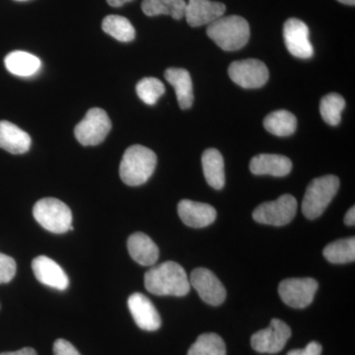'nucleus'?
<instances>
[{
	"label": "nucleus",
	"mask_w": 355,
	"mask_h": 355,
	"mask_svg": "<svg viewBox=\"0 0 355 355\" xmlns=\"http://www.w3.org/2000/svg\"><path fill=\"white\" fill-rule=\"evenodd\" d=\"M31 137L17 125L0 121V148L12 154L27 153L31 147Z\"/></svg>",
	"instance_id": "18"
},
{
	"label": "nucleus",
	"mask_w": 355,
	"mask_h": 355,
	"mask_svg": "<svg viewBox=\"0 0 355 355\" xmlns=\"http://www.w3.org/2000/svg\"><path fill=\"white\" fill-rule=\"evenodd\" d=\"M345 107V100L338 93H331L323 97L320 104V113L328 125L336 127L342 121V113Z\"/></svg>",
	"instance_id": "28"
},
{
	"label": "nucleus",
	"mask_w": 355,
	"mask_h": 355,
	"mask_svg": "<svg viewBox=\"0 0 355 355\" xmlns=\"http://www.w3.org/2000/svg\"><path fill=\"white\" fill-rule=\"evenodd\" d=\"M191 286L198 291V295L205 303L211 306H219L226 298V289L220 280L217 279L211 270L198 268L191 272Z\"/></svg>",
	"instance_id": "11"
},
{
	"label": "nucleus",
	"mask_w": 355,
	"mask_h": 355,
	"mask_svg": "<svg viewBox=\"0 0 355 355\" xmlns=\"http://www.w3.org/2000/svg\"><path fill=\"white\" fill-rule=\"evenodd\" d=\"M178 214L189 227L203 228L216 221L217 214L214 207L207 203L183 200L178 205Z\"/></svg>",
	"instance_id": "16"
},
{
	"label": "nucleus",
	"mask_w": 355,
	"mask_h": 355,
	"mask_svg": "<svg viewBox=\"0 0 355 355\" xmlns=\"http://www.w3.org/2000/svg\"><path fill=\"white\" fill-rule=\"evenodd\" d=\"M184 0H144L141 9L147 16L169 15L173 19L180 20L184 16Z\"/></svg>",
	"instance_id": "23"
},
{
	"label": "nucleus",
	"mask_w": 355,
	"mask_h": 355,
	"mask_svg": "<svg viewBox=\"0 0 355 355\" xmlns=\"http://www.w3.org/2000/svg\"><path fill=\"white\" fill-rule=\"evenodd\" d=\"M157 164V156L151 149L142 146L128 147L120 165L121 181L130 187L146 183Z\"/></svg>",
	"instance_id": "2"
},
{
	"label": "nucleus",
	"mask_w": 355,
	"mask_h": 355,
	"mask_svg": "<svg viewBox=\"0 0 355 355\" xmlns=\"http://www.w3.org/2000/svg\"><path fill=\"white\" fill-rule=\"evenodd\" d=\"M16 1H26V0H16Z\"/></svg>",
	"instance_id": "37"
},
{
	"label": "nucleus",
	"mask_w": 355,
	"mask_h": 355,
	"mask_svg": "<svg viewBox=\"0 0 355 355\" xmlns=\"http://www.w3.org/2000/svg\"><path fill=\"white\" fill-rule=\"evenodd\" d=\"M53 354L81 355L71 343L67 342V340H62V338L55 340V343H53Z\"/></svg>",
	"instance_id": "31"
},
{
	"label": "nucleus",
	"mask_w": 355,
	"mask_h": 355,
	"mask_svg": "<svg viewBox=\"0 0 355 355\" xmlns=\"http://www.w3.org/2000/svg\"><path fill=\"white\" fill-rule=\"evenodd\" d=\"M340 189V179L334 175L316 178L307 187L302 202L306 218L313 220L324 214Z\"/></svg>",
	"instance_id": "4"
},
{
	"label": "nucleus",
	"mask_w": 355,
	"mask_h": 355,
	"mask_svg": "<svg viewBox=\"0 0 355 355\" xmlns=\"http://www.w3.org/2000/svg\"><path fill=\"white\" fill-rule=\"evenodd\" d=\"M250 170L254 175L284 177L291 172L292 162L291 159L284 155L259 154L252 158Z\"/></svg>",
	"instance_id": "17"
},
{
	"label": "nucleus",
	"mask_w": 355,
	"mask_h": 355,
	"mask_svg": "<svg viewBox=\"0 0 355 355\" xmlns=\"http://www.w3.org/2000/svg\"><path fill=\"white\" fill-rule=\"evenodd\" d=\"M345 223L347 226H354L355 224V207L349 209L345 216Z\"/></svg>",
	"instance_id": "34"
},
{
	"label": "nucleus",
	"mask_w": 355,
	"mask_h": 355,
	"mask_svg": "<svg viewBox=\"0 0 355 355\" xmlns=\"http://www.w3.org/2000/svg\"><path fill=\"white\" fill-rule=\"evenodd\" d=\"M324 257L331 263H347L355 260L354 237L340 239L324 249Z\"/></svg>",
	"instance_id": "26"
},
{
	"label": "nucleus",
	"mask_w": 355,
	"mask_h": 355,
	"mask_svg": "<svg viewBox=\"0 0 355 355\" xmlns=\"http://www.w3.org/2000/svg\"><path fill=\"white\" fill-rule=\"evenodd\" d=\"M188 355H226V345L216 334H202L191 345Z\"/></svg>",
	"instance_id": "27"
},
{
	"label": "nucleus",
	"mask_w": 355,
	"mask_h": 355,
	"mask_svg": "<svg viewBox=\"0 0 355 355\" xmlns=\"http://www.w3.org/2000/svg\"><path fill=\"white\" fill-rule=\"evenodd\" d=\"M16 261L11 257L0 253V284H8L15 277Z\"/></svg>",
	"instance_id": "30"
},
{
	"label": "nucleus",
	"mask_w": 355,
	"mask_h": 355,
	"mask_svg": "<svg viewBox=\"0 0 355 355\" xmlns=\"http://www.w3.org/2000/svg\"><path fill=\"white\" fill-rule=\"evenodd\" d=\"M35 277L41 284L51 288L64 291L69 286L67 273L55 261L46 256H40L32 261Z\"/></svg>",
	"instance_id": "15"
},
{
	"label": "nucleus",
	"mask_w": 355,
	"mask_h": 355,
	"mask_svg": "<svg viewBox=\"0 0 355 355\" xmlns=\"http://www.w3.org/2000/svg\"><path fill=\"white\" fill-rule=\"evenodd\" d=\"M322 345L317 342L308 343L304 349H292L286 355H321Z\"/></svg>",
	"instance_id": "32"
},
{
	"label": "nucleus",
	"mask_w": 355,
	"mask_h": 355,
	"mask_svg": "<svg viewBox=\"0 0 355 355\" xmlns=\"http://www.w3.org/2000/svg\"><path fill=\"white\" fill-rule=\"evenodd\" d=\"M203 174L207 184L216 190H221L225 184L224 160L221 153L216 148H209L202 154Z\"/></svg>",
	"instance_id": "21"
},
{
	"label": "nucleus",
	"mask_w": 355,
	"mask_h": 355,
	"mask_svg": "<svg viewBox=\"0 0 355 355\" xmlns=\"http://www.w3.org/2000/svg\"><path fill=\"white\" fill-rule=\"evenodd\" d=\"M112 128L111 120L104 110L92 108L74 130L76 139L84 146H94L101 144Z\"/></svg>",
	"instance_id": "6"
},
{
	"label": "nucleus",
	"mask_w": 355,
	"mask_h": 355,
	"mask_svg": "<svg viewBox=\"0 0 355 355\" xmlns=\"http://www.w3.org/2000/svg\"><path fill=\"white\" fill-rule=\"evenodd\" d=\"M4 64L6 69L14 76L30 77L39 71L42 62L36 55L27 51H15L6 55Z\"/></svg>",
	"instance_id": "22"
},
{
	"label": "nucleus",
	"mask_w": 355,
	"mask_h": 355,
	"mask_svg": "<svg viewBox=\"0 0 355 355\" xmlns=\"http://www.w3.org/2000/svg\"><path fill=\"white\" fill-rule=\"evenodd\" d=\"M0 355H38L36 350L31 347H24V349L17 350V352H2Z\"/></svg>",
	"instance_id": "33"
},
{
	"label": "nucleus",
	"mask_w": 355,
	"mask_h": 355,
	"mask_svg": "<svg viewBox=\"0 0 355 355\" xmlns=\"http://www.w3.org/2000/svg\"><path fill=\"white\" fill-rule=\"evenodd\" d=\"M309 28L303 21L291 18L284 23V38L286 49L292 55L298 58H310L314 49L309 39Z\"/></svg>",
	"instance_id": "12"
},
{
	"label": "nucleus",
	"mask_w": 355,
	"mask_h": 355,
	"mask_svg": "<svg viewBox=\"0 0 355 355\" xmlns=\"http://www.w3.org/2000/svg\"><path fill=\"white\" fill-rule=\"evenodd\" d=\"M146 288L155 295L181 296L190 292L191 284L182 266L168 261L150 268L144 275Z\"/></svg>",
	"instance_id": "1"
},
{
	"label": "nucleus",
	"mask_w": 355,
	"mask_h": 355,
	"mask_svg": "<svg viewBox=\"0 0 355 355\" xmlns=\"http://www.w3.org/2000/svg\"><path fill=\"white\" fill-rule=\"evenodd\" d=\"M103 31L123 43H128L135 38V29L130 21L120 15H109L102 23Z\"/></svg>",
	"instance_id": "25"
},
{
	"label": "nucleus",
	"mask_w": 355,
	"mask_h": 355,
	"mask_svg": "<svg viewBox=\"0 0 355 355\" xmlns=\"http://www.w3.org/2000/svg\"><path fill=\"white\" fill-rule=\"evenodd\" d=\"M165 78L176 91L178 103L182 110H188L193 106V81L190 72L183 69L171 67L165 71Z\"/></svg>",
	"instance_id": "20"
},
{
	"label": "nucleus",
	"mask_w": 355,
	"mask_h": 355,
	"mask_svg": "<svg viewBox=\"0 0 355 355\" xmlns=\"http://www.w3.org/2000/svg\"><path fill=\"white\" fill-rule=\"evenodd\" d=\"M33 216L42 227L55 234L73 230L71 210L58 198L40 200L33 207Z\"/></svg>",
	"instance_id": "5"
},
{
	"label": "nucleus",
	"mask_w": 355,
	"mask_h": 355,
	"mask_svg": "<svg viewBox=\"0 0 355 355\" xmlns=\"http://www.w3.org/2000/svg\"><path fill=\"white\" fill-rule=\"evenodd\" d=\"M340 3L347 4V6H354L355 0H338Z\"/></svg>",
	"instance_id": "36"
},
{
	"label": "nucleus",
	"mask_w": 355,
	"mask_h": 355,
	"mask_svg": "<svg viewBox=\"0 0 355 355\" xmlns=\"http://www.w3.org/2000/svg\"><path fill=\"white\" fill-rule=\"evenodd\" d=\"M128 250L133 261L141 266H153L159 258L158 247L144 233L130 235L128 240Z\"/></svg>",
	"instance_id": "19"
},
{
	"label": "nucleus",
	"mask_w": 355,
	"mask_h": 355,
	"mask_svg": "<svg viewBox=\"0 0 355 355\" xmlns=\"http://www.w3.org/2000/svg\"><path fill=\"white\" fill-rule=\"evenodd\" d=\"M225 4L211 0H189L184 9L187 22L191 27L211 24L224 16Z\"/></svg>",
	"instance_id": "13"
},
{
	"label": "nucleus",
	"mask_w": 355,
	"mask_h": 355,
	"mask_svg": "<svg viewBox=\"0 0 355 355\" xmlns=\"http://www.w3.org/2000/svg\"><path fill=\"white\" fill-rule=\"evenodd\" d=\"M318 287L317 280L311 277L287 279L280 282L279 294L286 305L303 309L313 302Z\"/></svg>",
	"instance_id": "10"
},
{
	"label": "nucleus",
	"mask_w": 355,
	"mask_h": 355,
	"mask_svg": "<svg viewBox=\"0 0 355 355\" xmlns=\"http://www.w3.org/2000/svg\"><path fill=\"white\" fill-rule=\"evenodd\" d=\"M297 200L291 195H284L259 205L253 212L254 221L266 225L284 226L293 220L297 211Z\"/></svg>",
	"instance_id": "7"
},
{
	"label": "nucleus",
	"mask_w": 355,
	"mask_h": 355,
	"mask_svg": "<svg viewBox=\"0 0 355 355\" xmlns=\"http://www.w3.org/2000/svg\"><path fill=\"white\" fill-rule=\"evenodd\" d=\"M207 34L222 50L235 51L249 42L250 26L241 16H222L209 25Z\"/></svg>",
	"instance_id": "3"
},
{
	"label": "nucleus",
	"mask_w": 355,
	"mask_h": 355,
	"mask_svg": "<svg viewBox=\"0 0 355 355\" xmlns=\"http://www.w3.org/2000/svg\"><path fill=\"white\" fill-rule=\"evenodd\" d=\"M137 96L147 105H155L159 98L165 93L164 84L155 77H146L137 83Z\"/></svg>",
	"instance_id": "29"
},
{
	"label": "nucleus",
	"mask_w": 355,
	"mask_h": 355,
	"mask_svg": "<svg viewBox=\"0 0 355 355\" xmlns=\"http://www.w3.org/2000/svg\"><path fill=\"white\" fill-rule=\"evenodd\" d=\"M228 73L233 83L245 89L260 88L268 83L270 77L266 65L254 58L232 62Z\"/></svg>",
	"instance_id": "8"
},
{
	"label": "nucleus",
	"mask_w": 355,
	"mask_h": 355,
	"mask_svg": "<svg viewBox=\"0 0 355 355\" xmlns=\"http://www.w3.org/2000/svg\"><path fill=\"white\" fill-rule=\"evenodd\" d=\"M132 1V0H107L109 6L113 7H121L123 6V4L128 3V2Z\"/></svg>",
	"instance_id": "35"
},
{
	"label": "nucleus",
	"mask_w": 355,
	"mask_h": 355,
	"mask_svg": "<svg viewBox=\"0 0 355 355\" xmlns=\"http://www.w3.org/2000/svg\"><path fill=\"white\" fill-rule=\"evenodd\" d=\"M263 127L268 132L277 137H288L295 132L297 120L291 112L279 110L266 116Z\"/></svg>",
	"instance_id": "24"
},
{
	"label": "nucleus",
	"mask_w": 355,
	"mask_h": 355,
	"mask_svg": "<svg viewBox=\"0 0 355 355\" xmlns=\"http://www.w3.org/2000/svg\"><path fill=\"white\" fill-rule=\"evenodd\" d=\"M291 336L288 324L282 320L272 319L268 328L252 336L251 345L260 354H275L284 349Z\"/></svg>",
	"instance_id": "9"
},
{
	"label": "nucleus",
	"mask_w": 355,
	"mask_h": 355,
	"mask_svg": "<svg viewBox=\"0 0 355 355\" xmlns=\"http://www.w3.org/2000/svg\"><path fill=\"white\" fill-rule=\"evenodd\" d=\"M128 309L141 330L154 331L161 327V318L155 306L142 293H133L128 300Z\"/></svg>",
	"instance_id": "14"
}]
</instances>
